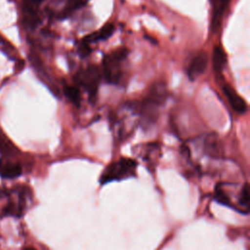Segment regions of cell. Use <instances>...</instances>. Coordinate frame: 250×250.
<instances>
[{
	"label": "cell",
	"instance_id": "9a60e30c",
	"mask_svg": "<svg viewBox=\"0 0 250 250\" xmlns=\"http://www.w3.org/2000/svg\"><path fill=\"white\" fill-rule=\"evenodd\" d=\"M23 250H35V249H33V248H31V247H28V248H25V249H23Z\"/></svg>",
	"mask_w": 250,
	"mask_h": 250
},
{
	"label": "cell",
	"instance_id": "5b68a950",
	"mask_svg": "<svg viewBox=\"0 0 250 250\" xmlns=\"http://www.w3.org/2000/svg\"><path fill=\"white\" fill-rule=\"evenodd\" d=\"M101 78V69L97 65L91 64L78 71L76 75V82L88 93L90 99H93L98 93Z\"/></svg>",
	"mask_w": 250,
	"mask_h": 250
},
{
	"label": "cell",
	"instance_id": "9c48e42d",
	"mask_svg": "<svg viewBox=\"0 0 250 250\" xmlns=\"http://www.w3.org/2000/svg\"><path fill=\"white\" fill-rule=\"evenodd\" d=\"M21 174V168L19 164L7 161H0V176L4 179H15Z\"/></svg>",
	"mask_w": 250,
	"mask_h": 250
},
{
	"label": "cell",
	"instance_id": "8992f818",
	"mask_svg": "<svg viewBox=\"0 0 250 250\" xmlns=\"http://www.w3.org/2000/svg\"><path fill=\"white\" fill-rule=\"evenodd\" d=\"M113 31H114V25L112 23H106L102 28H100L99 30H97L95 32H92L89 35L85 36L82 39L81 44H80V49H79L80 54L82 56L88 55L91 52V49H90L89 46L92 43H96L98 41L105 40V39L109 38L112 35Z\"/></svg>",
	"mask_w": 250,
	"mask_h": 250
},
{
	"label": "cell",
	"instance_id": "8fae6325",
	"mask_svg": "<svg viewBox=\"0 0 250 250\" xmlns=\"http://www.w3.org/2000/svg\"><path fill=\"white\" fill-rule=\"evenodd\" d=\"M229 2V0H216L215 9H214L213 17H212V23H211L213 30L217 29L220 26L223 14H224Z\"/></svg>",
	"mask_w": 250,
	"mask_h": 250
},
{
	"label": "cell",
	"instance_id": "7a4b0ae2",
	"mask_svg": "<svg viewBox=\"0 0 250 250\" xmlns=\"http://www.w3.org/2000/svg\"><path fill=\"white\" fill-rule=\"evenodd\" d=\"M167 98V89L163 83L153 84L145 99L138 105L140 114L146 124L156 120L159 108L165 103Z\"/></svg>",
	"mask_w": 250,
	"mask_h": 250
},
{
	"label": "cell",
	"instance_id": "277c9868",
	"mask_svg": "<svg viewBox=\"0 0 250 250\" xmlns=\"http://www.w3.org/2000/svg\"><path fill=\"white\" fill-rule=\"evenodd\" d=\"M137 162L131 158L122 157L109 164L102 173L101 184H107L113 181H121L132 178L136 175Z\"/></svg>",
	"mask_w": 250,
	"mask_h": 250
},
{
	"label": "cell",
	"instance_id": "6da1fadb",
	"mask_svg": "<svg viewBox=\"0 0 250 250\" xmlns=\"http://www.w3.org/2000/svg\"><path fill=\"white\" fill-rule=\"evenodd\" d=\"M216 201L227 205L240 213L247 214L249 211V188L248 184L222 182L216 185L214 190Z\"/></svg>",
	"mask_w": 250,
	"mask_h": 250
},
{
	"label": "cell",
	"instance_id": "7c38bea8",
	"mask_svg": "<svg viewBox=\"0 0 250 250\" xmlns=\"http://www.w3.org/2000/svg\"><path fill=\"white\" fill-rule=\"evenodd\" d=\"M87 1L88 0H65L64 6L62 8L58 17L61 19H63V18L69 16L72 12H74L75 10L84 6Z\"/></svg>",
	"mask_w": 250,
	"mask_h": 250
},
{
	"label": "cell",
	"instance_id": "ba28073f",
	"mask_svg": "<svg viewBox=\"0 0 250 250\" xmlns=\"http://www.w3.org/2000/svg\"><path fill=\"white\" fill-rule=\"evenodd\" d=\"M224 94L226 95L231 108L236 111L238 114H243L247 110L246 102L237 94V92L228 83L223 86Z\"/></svg>",
	"mask_w": 250,
	"mask_h": 250
},
{
	"label": "cell",
	"instance_id": "52a82bcc",
	"mask_svg": "<svg viewBox=\"0 0 250 250\" xmlns=\"http://www.w3.org/2000/svg\"><path fill=\"white\" fill-rule=\"evenodd\" d=\"M208 64V56L205 52H199L196 54L192 60L190 61L188 69L187 74L189 80L193 81L197 79L203 72L205 71Z\"/></svg>",
	"mask_w": 250,
	"mask_h": 250
},
{
	"label": "cell",
	"instance_id": "3957f363",
	"mask_svg": "<svg viewBox=\"0 0 250 250\" xmlns=\"http://www.w3.org/2000/svg\"><path fill=\"white\" fill-rule=\"evenodd\" d=\"M128 50L118 48L104 56L103 60L102 73L108 84H118L122 77V64L127 58Z\"/></svg>",
	"mask_w": 250,
	"mask_h": 250
},
{
	"label": "cell",
	"instance_id": "5bb4252c",
	"mask_svg": "<svg viewBox=\"0 0 250 250\" xmlns=\"http://www.w3.org/2000/svg\"><path fill=\"white\" fill-rule=\"evenodd\" d=\"M44 0H24L23 3L26 4V5H29L31 7H34V8H37L40 3H42Z\"/></svg>",
	"mask_w": 250,
	"mask_h": 250
},
{
	"label": "cell",
	"instance_id": "30bf717a",
	"mask_svg": "<svg viewBox=\"0 0 250 250\" xmlns=\"http://www.w3.org/2000/svg\"><path fill=\"white\" fill-rule=\"evenodd\" d=\"M212 63L214 70L217 73H220L224 69L227 63V55L221 46H216L214 48L212 55Z\"/></svg>",
	"mask_w": 250,
	"mask_h": 250
},
{
	"label": "cell",
	"instance_id": "2e32d148",
	"mask_svg": "<svg viewBox=\"0 0 250 250\" xmlns=\"http://www.w3.org/2000/svg\"><path fill=\"white\" fill-rule=\"evenodd\" d=\"M1 42H3V38L0 36V43H1Z\"/></svg>",
	"mask_w": 250,
	"mask_h": 250
},
{
	"label": "cell",
	"instance_id": "4fadbf2b",
	"mask_svg": "<svg viewBox=\"0 0 250 250\" xmlns=\"http://www.w3.org/2000/svg\"><path fill=\"white\" fill-rule=\"evenodd\" d=\"M64 96L74 104L79 105L80 104V91L78 87L71 86V85H65L62 89Z\"/></svg>",
	"mask_w": 250,
	"mask_h": 250
}]
</instances>
